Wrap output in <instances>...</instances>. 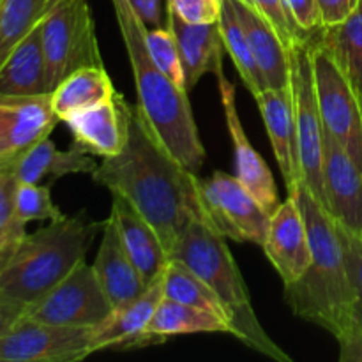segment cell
Returning <instances> with one entry per match:
<instances>
[{
	"mask_svg": "<svg viewBox=\"0 0 362 362\" xmlns=\"http://www.w3.org/2000/svg\"><path fill=\"white\" fill-rule=\"evenodd\" d=\"M92 179L126 198L154 226L170 255L194 219L207 221L197 173L184 168L163 147L138 106L131 105L124 148L103 158Z\"/></svg>",
	"mask_w": 362,
	"mask_h": 362,
	"instance_id": "1",
	"label": "cell"
},
{
	"mask_svg": "<svg viewBox=\"0 0 362 362\" xmlns=\"http://www.w3.org/2000/svg\"><path fill=\"white\" fill-rule=\"evenodd\" d=\"M310 235L311 260L297 281L285 285V300L303 320L320 325L334 338L354 324V293L338 226L331 212L304 184L292 191Z\"/></svg>",
	"mask_w": 362,
	"mask_h": 362,
	"instance_id": "2",
	"label": "cell"
},
{
	"mask_svg": "<svg viewBox=\"0 0 362 362\" xmlns=\"http://www.w3.org/2000/svg\"><path fill=\"white\" fill-rule=\"evenodd\" d=\"M112 6L133 71L136 106L163 147L184 168L198 173L205 161V147L187 92L177 87L151 59L145 42L147 25L134 13L129 0H112Z\"/></svg>",
	"mask_w": 362,
	"mask_h": 362,
	"instance_id": "3",
	"label": "cell"
},
{
	"mask_svg": "<svg viewBox=\"0 0 362 362\" xmlns=\"http://www.w3.org/2000/svg\"><path fill=\"white\" fill-rule=\"evenodd\" d=\"M103 226L80 211L27 233L0 265V293L23 306L41 299L85 260Z\"/></svg>",
	"mask_w": 362,
	"mask_h": 362,
	"instance_id": "4",
	"label": "cell"
},
{
	"mask_svg": "<svg viewBox=\"0 0 362 362\" xmlns=\"http://www.w3.org/2000/svg\"><path fill=\"white\" fill-rule=\"evenodd\" d=\"M170 258L186 264L211 286L225 310L232 336L269 359L292 362V357L262 327L239 265L225 237L211 223L194 219L177 240Z\"/></svg>",
	"mask_w": 362,
	"mask_h": 362,
	"instance_id": "5",
	"label": "cell"
},
{
	"mask_svg": "<svg viewBox=\"0 0 362 362\" xmlns=\"http://www.w3.org/2000/svg\"><path fill=\"white\" fill-rule=\"evenodd\" d=\"M49 92L71 73L103 66L88 0H60L41 23Z\"/></svg>",
	"mask_w": 362,
	"mask_h": 362,
	"instance_id": "6",
	"label": "cell"
},
{
	"mask_svg": "<svg viewBox=\"0 0 362 362\" xmlns=\"http://www.w3.org/2000/svg\"><path fill=\"white\" fill-rule=\"evenodd\" d=\"M315 92L324 129L362 172V106L341 67L320 41H310Z\"/></svg>",
	"mask_w": 362,
	"mask_h": 362,
	"instance_id": "7",
	"label": "cell"
},
{
	"mask_svg": "<svg viewBox=\"0 0 362 362\" xmlns=\"http://www.w3.org/2000/svg\"><path fill=\"white\" fill-rule=\"evenodd\" d=\"M292 90L296 103L297 144L303 172V184L325 207L324 193V124L315 92L313 66L310 57V37L290 52Z\"/></svg>",
	"mask_w": 362,
	"mask_h": 362,
	"instance_id": "8",
	"label": "cell"
},
{
	"mask_svg": "<svg viewBox=\"0 0 362 362\" xmlns=\"http://www.w3.org/2000/svg\"><path fill=\"white\" fill-rule=\"evenodd\" d=\"M200 197L207 221L225 239L237 243H265L271 212L239 182L235 175L214 172L200 180Z\"/></svg>",
	"mask_w": 362,
	"mask_h": 362,
	"instance_id": "9",
	"label": "cell"
},
{
	"mask_svg": "<svg viewBox=\"0 0 362 362\" xmlns=\"http://www.w3.org/2000/svg\"><path fill=\"white\" fill-rule=\"evenodd\" d=\"M112 310L94 267L83 260L41 299L28 304L23 317L53 325L95 327Z\"/></svg>",
	"mask_w": 362,
	"mask_h": 362,
	"instance_id": "10",
	"label": "cell"
},
{
	"mask_svg": "<svg viewBox=\"0 0 362 362\" xmlns=\"http://www.w3.org/2000/svg\"><path fill=\"white\" fill-rule=\"evenodd\" d=\"M92 329L21 317L0 334V362H76L92 354Z\"/></svg>",
	"mask_w": 362,
	"mask_h": 362,
	"instance_id": "11",
	"label": "cell"
},
{
	"mask_svg": "<svg viewBox=\"0 0 362 362\" xmlns=\"http://www.w3.org/2000/svg\"><path fill=\"white\" fill-rule=\"evenodd\" d=\"M219 98H221L223 113H225L226 127H228L230 140L233 147V165H235V177L239 182L264 205L267 212H274L281 204L278 197L274 175L267 163L260 154L255 151L240 122L239 112H237L235 87L223 76L218 78Z\"/></svg>",
	"mask_w": 362,
	"mask_h": 362,
	"instance_id": "12",
	"label": "cell"
},
{
	"mask_svg": "<svg viewBox=\"0 0 362 362\" xmlns=\"http://www.w3.org/2000/svg\"><path fill=\"white\" fill-rule=\"evenodd\" d=\"M59 124L52 92L41 95H0V159L20 156L49 136Z\"/></svg>",
	"mask_w": 362,
	"mask_h": 362,
	"instance_id": "13",
	"label": "cell"
},
{
	"mask_svg": "<svg viewBox=\"0 0 362 362\" xmlns=\"http://www.w3.org/2000/svg\"><path fill=\"white\" fill-rule=\"evenodd\" d=\"M265 257L285 285L297 281L311 260L310 235L303 211L292 194L271 214L267 237L262 244Z\"/></svg>",
	"mask_w": 362,
	"mask_h": 362,
	"instance_id": "14",
	"label": "cell"
},
{
	"mask_svg": "<svg viewBox=\"0 0 362 362\" xmlns=\"http://www.w3.org/2000/svg\"><path fill=\"white\" fill-rule=\"evenodd\" d=\"M163 299V276L152 281L141 296L122 306L113 308L112 313L92 329V354L106 349H140L163 343L147 334L154 311Z\"/></svg>",
	"mask_w": 362,
	"mask_h": 362,
	"instance_id": "15",
	"label": "cell"
},
{
	"mask_svg": "<svg viewBox=\"0 0 362 362\" xmlns=\"http://www.w3.org/2000/svg\"><path fill=\"white\" fill-rule=\"evenodd\" d=\"M131 105L120 92L112 99L66 119L73 144L90 156L112 158L124 148L129 134Z\"/></svg>",
	"mask_w": 362,
	"mask_h": 362,
	"instance_id": "16",
	"label": "cell"
},
{
	"mask_svg": "<svg viewBox=\"0 0 362 362\" xmlns=\"http://www.w3.org/2000/svg\"><path fill=\"white\" fill-rule=\"evenodd\" d=\"M255 101L264 119L272 152L281 170L286 189L292 193L299 184H303L292 81L283 88H265L255 95Z\"/></svg>",
	"mask_w": 362,
	"mask_h": 362,
	"instance_id": "17",
	"label": "cell"
},
{
	"mask_svg": "<svg viewBox=\"0 0 362 362\" xmlns=\"http://www.w3.org/2000/svg\"><path fill=\"white\" fill-rule=\"evenodd\" d=\"M325 209L339 225L362 230V172L349 152L324 129Z\"/></svg>",
	"mask_w": 362,
	"mask_h": 362,
	"instance_id": "18",
	"label": "cell"
},
{
	"mask_svg": "<svg viewBox=\"0 0 362 362\" xmlns=\"http://www.w3.org/2000/svg\"><path fill=\"white\" fill-rule=\"evenodd\" d=\"M110 219L141 278L148 285L161 278L170 262V253L154 226L119 194H113Z\"/></svg>",
	"mask_w": 362,
	"mask_h": 362,
	"instance_id": "19",
	"label": "cell"
},
{
	"mask_svg": "<svg viewBox=\"0 0 362 362\" xmlns=\"http://www.w3.org/2000/svg\"><path fill=\"white\" fill-rule=\"evenodd\" d=\"M166 27L173 32L182 57L184 71H186L187 92L197 87L204 74L223 76V57L226 48L223 41L219 21L204 25H191L180 20L177 14L168 11Z\"/></svg>",
	"mask_w": 362,
	"mask_h": 362,
	"instance_id": "20",
	"label": "cell"
},
{
	"mask_svg": "<svg viewBox=\"0 0 362 362\" xmlns=\"http://www.w3.org/2000/svg\"><path fill=\"white\" fill-rule=\"evenodd\" d=\"M92 267L112 308L122 306L136 299L148 286L124 250L119 233L110 218L106 219L101 230V244Z\"/></svg>",
	"mask_w": 362,
	"mask_h": 362,
	"instance_id": "21",
	"label": "cell"
},
{
	"mask_svg": "<svg viewBox=\"0 0 362 362\" xmlns=\"http://www.w3.org/2000/svg\"><path fill=\"white\" fill-rule=\"evenodd\" d=\"M239 20L250 41L255 60L267 88H283L292 81L290 52L278 30L247 0H233Z\"/></svg>",
	"mask_w": 362,
	"mask_h": 362,
	"instance_id": "22",
	"label": "cell"
},
{
	"mask_svg": "<svg viewBox=\"0 0 362 362\" xmlns=\"http://www.w3.org/2000/svg\"><path fill=\"white\" fill-rule=\"evenodd\" d=\"M41 23L25 35L0 64V95L49 94Z\"/></svg>",
	"mask_w": 362,
	"mask_h": 362,
	"instance_id": "23",
	"label": "cell"
},
{
	"mask_svg": "<svg viewBox=\"0 0 362 362\" xmlns=\"http://www.w3.org/2000/svg\"><path fill=\"white\" fill-rule=\"evenodd\" d=\"M98 163L90 154L71 145L67 151H60L49 136L42 138L30 148L14 158V173L18 182L41 184L46 177L60 179L71 173H94Z\"/></svg>",
	"mask_w": 362,
	"mask_h": 362,
	"instance_id": "24",
	"label": "cell"
},
{
	"mask_svg": "<svg viewBox=\"0 0 362 362\" xmlns=\"http://www.w3.org/2000/svg\"><path fill=\"white\" fill-rule=\"evenodd\" d=\"M112 78L103 66H88L71 73L52 90V106L59 120L105 103L115 95Z\"/></svg>",
	"mask_w": 362,
	"mask_h": 362,
	"instance_id": "25",
	"label": "cell"
},
{
	"mask_svg": "<svg viewBox=\"0 0 362 362\" xmlns=\"http://www.w3.org/2000/svg\"><path fill=\"white\" fill-rule=\"evenodd\" d=\"M212 332L232 334V329L228 322L219 315L189 306V304L165 299V297L159 303L158 310L154 311V317L147 327V334L161 341H165L170 336L212 334Z\"/></svg>",
	"mask_w": 362,
	"mask_h": 362,
	"instance_id": "26",
	"label": "cell"
},
{
	"mask_svg": "<svg viewBox=\"0 0 362 362\" xmlns=\"http://www.w3.org/2000/svg\"><path fill=\"white\" fill-rule=\"evenodd\" d=\"M318 32V41L334 57L362 106V0L345 21Z\"/></svg>",
	"mask_w": 362,
	"mask_h": 362,
	"instance_id": "27",
	"label": "cell"
},
{
	"mask_svg": "<svg viewBox=\"0 0 362 362\" xmlns=\"http://www.w3.org/2000/svg\"><path fill=\"white\" fill-rule=\"evenodd\" d=\"M218 21L219 28H221L223 41H225L226 53L232 59L244 87L255 98L262 90H265L267 85H265L260 69H258V64L250 48V41H247V35L244 32L243 23H240L235 6H233V0H221V14H219Z\"/></svg>",
	"mask_w": 362,
	"mask_h": 362,
	"instance_id": "28",
	"label": "cell"
},
{
	"mask_svg": "<svg viewBox=\"0 0 362 362\" xmlns=\"http://www.w3.org/2000/svg\"><path fill=\"white\" fill-rule=\"evenodd\" d=\"M163 297L211 311V313L219 315L228 322L225 310H223L221 303L212 292L211 286L193 269H189L186 264L175 260V258H170L168 265L163 272Z\"/></svg>",
	"mask_w": 362,
	"mask_h": 362,
	"instance_id": "29",
	"label": "cell"
},
{
	"mask_svg": "<svg viewBox=\"0 0 362 362\" xmlns=\"http://www.w3.org/2000/svg\"><path fill=\"white\" fill-rule=\"evenodd\" d=\"M60 0H0V64Z\"/></svg>",
	"mask_w": 362,
	"mask_h": 362,
	"instance_id": "30",
	"label": "cell"
},
{
	"mask_svg": "<svg viewBox=\"0 0 362 362\" xmlns=\"http://www.w3.org/2000/svg\"><path fill=\"white\" fill-rule=\"evenodd\" d=\"M145 42L151 59L156 66L182 90L187 92L186 87V71H184L182 57H180L179 45L168 27L147 28L145 32Z\"/></svg>",
	"mask_w": 362,
	"mask_h": 362,
	"instance_id": "31",
	"label": "cell"
},
{
	"mask_svg": "<svg viewBox=\"0 0 362 362\" xmlns=\"http://www.w3.org/2000/svg\"><path fill=\"white\" fill-rule=\"evenodd\" d=\"M14 212L18 223L27 226L30 221H57L64 218L60 209L53 204L49 184L20 182L14 198Z\"/></svg>",
	"mask_w": 362,
	"mask_h": 362,
	"instance_id": "32",
	"label": "cell"
},
{
	"mask_svg": "<svg viewBox=\"0 0 362 362\" xmlns=\"http://www.w3.org/2000/svg\"><path fill=\"white\" fill-rule=\"evenodd\" d=\"M265 20L271 21L274 28L278 30L279 37L283 39L288 52H292L300 41L308 37L306 32L300 30L297 23L293 21L285 0H247Z\"/></svg>",
	"mask_w": 362,
	"mask_h": 362,
	"instance_id": "33",
	"label": "cell"
},
{
	"mask_svg": "<svg viewBox=\"0 0 362 362\" xmlns=\"http://www.w3.org/2000/svg\"><path fill=\"white\" fill-rule=\"evenodd\" d=\"M336 221V219H334ZM338 226L339 239L343 244V253H345L346 267H349L350 281H352L354 293H356V304H354V320L362 324V239L359 233L352 232L346 226Z\"/></svg>",
	"mask_w": 362,
	"mask_h": 362,
	"instance_id": "34",
	"label": "cell"
},
{
	"mask_svg": "<svg viewBox=\"0 0 362 362\" xmlns=\"http://www.w3.org/2000/svg\"><path fill=\"white\" fill-rule=\"evenodd\" d=\"M16 173H14V158L0 159V230L25 228L18 223L14 212V198L18 187Z\"/></svg>",
	"mask_w": 362,
	"mask_h": 362,
	"instance_id": "35",
	"label": "cell"
},
{
	"mask_svg": "<svg viewBox=\"0 0 362 362\" xmlns=\"http://www.w3.org/2000/svg\"><path fill=\"white\" fill-rule=\"evenodd\" d=\"M168 11L191 25L214 23L221 14V0H166Z\"/></svg>",
	"mask_w": 362,
	"mask_h": 362,
	"instance_id": "36",
	"label": "cell"
},
{
	"mask_svg": "<svg viewBox=\"0 0 362 362\" xmlns=\"http://www.w3.org/2000/svg\"><path fill=\"white\" fill-rule=\"evenodd\" d=\"M290 14L297 27L306 34L318 30L322 27V14L318 0H285Z\"/></svg>",
	"mask_w": 362,
	"mask_h": 362,
	"instance_id": "37",
	"label": "cell"
},
{
	"mask_svg": "<svg viewBox=\"0 0 362 362\" xmlns=\"http://www.w3.org/2000/svg\"><path fill=\"white\" fill-rule=\"evenodd\" d=\"M339 345V361L362 362V324L354 320V324L336 338Z\"/></svg>",
	"mask_w": 362,
	"mask_h": 362,
	"instance_id": "38",
	"label": "cell"
},
{
	"mask_svg": "<svg viewBox=\"0 0 362 362\" xmlns=\"http://www.w3.org/2000/svg\"><path fill=\"white\" fill-rule=\"evenodd\" d=\"M359 0H318L322 27H332L345 21L356 11Z\"/></svg>",
	"mask_w": 362,
	"mask_h": 362,
	"instance_id": "39",
	"label": "cell"
},
{
	"mask_svg": "<svg viewBox=\"0 0 362 362\" xmlns=\"http://www.w3.org/2000/svg\"><path fill=\"white\" fill-rule=\"evenodd\" d=\"M134 13L147 25V28L163 27V2L161 0H129Z\"/></svg>",
	"mask_w": 362,
	"mask_h": 362,
	"instance_id": "40",
	"label": "cell"
},
{
	"mask_svg": "<svg viewBox=\"0 0 362 362\" xmlns=\"http://www.w3.org/2000/svg\"><path fill=\"white\" fill-rule=\"evenodd\" d=\"M25 308L27 306L0 293V334H4L7 329L13 327L23 317Z\"/></svg>",
	"mask_w": 362,
	"mask_h": 362,
	"instance_id": "41",
	"label": "cell"
},
{
	"mask_svg": "<svg viewBox=\"0 0 362 362\" xmlns=\"http://www.w3.org/2000/svg\"><path fill=\"white\" fill-rule=\"evenodd\" d=\"M27 235L25 228H11V230H0V265L7 262V258L14 253L20 240Z\"/></svg>",
	"mask_w": 362,
	"mask_h": 362,
	"instance_id": "42",
	"label": "cell"
},
{
	"mask_svg": "<svg viewBox=\"0 0 362 362\" xmlns=\"http://www.w3.org/2000/svg\"><path fill=\"white\" fill-rule=\"evenodd\" d=\"M359 235H361V239H362V230H361V233H359Z\"/></svg>",
	"mask_w": 362,
	"mask_h": 362,
	"instance_id": "43",
	"label": "cell"
}]
</instances>
